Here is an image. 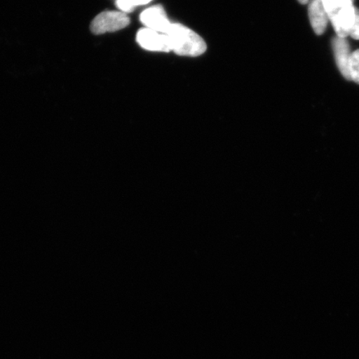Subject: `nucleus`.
<instances>
[{"instance_id": "11", "label": "nucleus", "mask_w": 359, "mask_h": 359, "mask_svg": "<svg viewBox=\"0 0 359 359\" xmlns=\"http://www.w3.org/2000/svg\"><path fill=\"white\" fill-rule=\"evenodd\" d=\"M298 1H299L300 4H306L309 2V0H298Z\"/></svg>"}, {"instance_id": "6", "label": "nucleus", "mask_w": 359, "mask_h": 359, "mask_svg": "<svg viewBox=\"0 0 359 359\" xmlns=\"http://www.w3.org/2000/svg\"><path fill=\"white\" fill-rule=\"evenodd\" d=\"M332 45H333L336 64L339 67L340 73L342 74L344 79L351 80L350 79L349 74V65L352 53H350L348 40L336 36L333 39V41H332Z\"/></svg>"}, {"instance_id": "4", "label": "nucleus", "mask_w": 359, "mask_h": 359, "mask_svg": "<svg viewBox=\"0 0 359 359\" xmlns=\"http://www.w3.org/2000/svg\"><path fill=\"white\" fill-rule=\"evenodd\" d=\"M140 20L147 29L164 34L168 32L172 26V22L168 20L167 13L161 6L147 8L142 13Z\"/></svg>"}, {"instance_id": "8", "label": "nucleus", "mask_w": 359, "mask_h": 359, "mask_svg": "<svg viewBox=\"0 0 359 359\" xmlns=\"http://www.w3.org/2000/svg\"><path fill=\"white\" fill-rule=\"evenodd\" d=\"M152 0H116V6L121 12L131 13L135 8L149 4Z\"/></svg>"}, {"instance_id": "5", "label": "nucleus", "mask_w": 359, "mask_h": 359, "mask_svg": "<svg viewBox=\"0 0 359 359\" xmlns=\"http://www.w3.org/2000/svg\"><path fill=\"white\" fill-rule=\"evenodd\" d=\"M137 41L141 47L149 51L170 52V48L168 36L149 29L138 31Z\"/></svg>"}, {"instance_id": "9", "label": "nucleus", "mask_w": 359, "mask_h": 359, "mask_svg": "<svg viewBox=\"0 0 359 359\" xmlns=\"http://www.w3.org/2000/svg\"><path fill=\"white\" fill-rule=\"evenodd\" d=\"M350 79L359 84V49L352 53L349 65Z\"/></svg>"}, {"instance_id": "10", "label": "nucleus", "mask_w": 359, "mask_h": 359, "mask_svg": "<svg viewBox=\"0 0 359 359\" xmlns=\"http://www.w3.org/2000/svg\"><path fill=\"white\" fill-rule=\"evenodd\" d=\"M349 36L353 39L359 40V10L356 7L355 17H354L353 25Z\"/></svg>"}, {"instance_id": "7", "label": "nucleus", "mask_w": 359, "mask_h": 359, "mask_svg": "<svg viewBox=\"0 0 359 359\" xmlns=\"http://www.w3.org/2000/svg\"><path fill=\"white\" fill-rule=\"evenodd\" d=\"M309 17L314 32L317 35L324 34L330 20L322 0H311L309 6Z\"/></svg>"}, {"instance_id": "3", "label": "nucleus", "mask_w": 359, "mask_h": 359, "mask_svg": "<svg viewBox=\"0 0 359 359\" xmlns=\"http://www.w3.org/2000/svg\"><path fill=\"white\" fill-rule=\"evenodd\" d=\"M130 24L127 13L121 11H105L100 13L91 24V31L95 34L116 32Z\"/></svg>"}, {"instance_id": "2", "label": "nucleus", "mask_w": 359, "mask_h": 359, "mask_svg": "<svg viewBox=\"0 0 359 359\" xmlns=\"http://www.w3.org/2000/svg\"><path fill=\"white\" fill-rule=\"evenodd\" d=\"M322 2L337 36L346 39L351 32L355 17L353 0H322Z\"/></svg>"}, {"instance_id": "1", "label": "nucleus", "mask_w": 359, "mask_h": 359, "mask_svg": "<svg viewBox=\"0 0 359 359\" xmlns=\"http://www.w3.org/2000/svg\"><path fill=\"white\" fill-rule=\"evenodd\" d=\"M168 36L170 51L178 55L197 57L206 50V44L200 35L181 24H172Z\"/></svg>"}, {"instance_id": "12", "label": "nucleus", "mask_w": 359, "mask_h": 359, "mask_svg": "<svg viewBox=\"0 0 359 359\" xmlns=\"http://www.w3.org/2000/svg\"></svg>"}]
</instances>
